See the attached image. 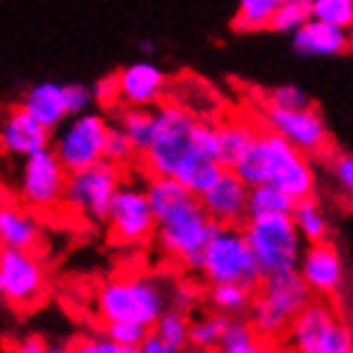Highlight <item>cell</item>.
Masks as SVG:
<instances>
[{
  "label": "cell",
  "mask_w": 353,
  "mask_h": 353,
  "mask_svg": "<svg viewBox=\"0 0 353 353\" xmlns=\"http://www.w3.org/2000/svg\"><path fill=\"white\" fill-rule=\"evenodd\" d=\"M151 208L157 215V246L167 259L187 269H200L205 246L218 230L200 197L174 176H149Z\"/></svg>",
  "instance_id": "6da1fadb"
},
{
  "label": "cell",
  "mask_w": 353,
  "mask_h": 353,
  "mask_svg": "<svg viewBox=\"0 0 353 353\" xmlns=\"http://www.w3.org/2000/svg\"><path fill=\"white\" fill-rule=\"evenodd\" d=\"M154 113L157 128L149 149L141 154L143 167L151 176H174L200 197L225 167L194 146L192 133L197 118L185 105L161 103Z\"/></svg>",
  "instance_id": "7a4b0ae2"
},
{
  "label": "cell",
  "mask_w": 353,
  "mask_h": 353,
  "mask_svg": "<svg viewBox=\"0 0 353 353\" xmlns=\"http://www.w3.org/2000/svg\"><path fill=\"white\" fill-rule=\"evenodd\" d=\"M233 169L248 187L276 185L294 200L315 194V169L310 157L269 125L259 128L251 149Z\"/></svg>",
  "instance_id": "3957f363"
},
{
  "label": "cell",
  "mask_w": 353,
  "mask_h": 353,
  "mask_svg": "<svg viewBox=\"0 0 353 353\" xmlns=\"http://www.w3.org/2000/svg\"><path fill=\"white\" fill-rule=\"evenodd\" d=\"M169 307V290L146 274H128L108 279L95 294V310L103 323L128 320L154 327Z\"/></svg>",
  "instance_id": "277c9868"
},
{
  "label": "cell",
  "mask_w": 353,
  "mask_h": 353,
  "mask_svg": "<svg viewBox=\"0 0 353 353\" xmlns=\"http://www.w3.org/2000/svg\"><path fill=\"white\" fill-rule=\"evenodd\" d=\"M310 300H312V292L297 269L266 274L261 284L254 290L248 320L259 336L272 341L290 330L292 320L300 315Z\"/></svg>",
  "instance_id": "5b68a950"
},
{
  "label": "cell",
  "mask_w": 353,
  "mask_h": 353,
  "mask_svg": "<svg viewBox=\"0 0 353 353\" xmlns=\"http://www.w3.org/2000/svg\"><path fill=\"white\" fill-rule=\"evenodd\" d=\"M197 272L208 284H243L251 290H256L264 279L246 230L239 225H218L215 236L205 246Z\"/></svg>",
  "instance_id": "8992f818"
},
{
  "label": "cell",
  "mask_w": 353,
  "mask_h": 353,
  "mask_svg": "<svg viewBox=\"0 0 353 353\" xmlns=\"http://www.w3.org/2000/svg\"><path fill=\"white\" fill-rule=\"evenodd\" d=\"M294 353H353V330L325 297L310 300L287 330Z\"/></svg>",
  "instance_id": "52a82bcc"
},
{
  "label": "cell",
  "mask_w": 353,
  "mask_h": 353,
  "mask_svg": "<svg viewBox=\"0 0 353 353\" xmlns=\"http://www.w3.org/2000/svg\"><path fill=\"white\" fill-rule=\"evenodd\" d=\"M246 239L256 254L261 272L279 274L294 272L302 259V233L292 215H264V218H246L243 223Z\"/></svg>",
  "instance_id": "ba28073f"
},
{
  "label": "cell",
  "mask_w": 353,
  "mask_h": 353,
  "mask_svg": "<svg viewBox=\"0 0 353 353\" xmlns=\"http://www.w3.org/2000/svg\"><path fill=\"white\" fill-rule=\"evenodd\" d=\"M67 179H70V169L59 161L54 149L36 151L21 161V169H18V203H23L36 212H54L59 205H64Z\"/></svg>",
  "instance_id": "9c48e42d"
},
{
  "label": "cell",
  "mask_w": 353,
  "mask_h": 353,
  "mask_svg": "<svg viewBox=\"0 0 353 353\" xmlns=\"http://www.w3.org/2000/svg\"><path fill=\"white\" fill-rule=\"evenodd\" d=\"M110 125L100 113L70 115L54 136V154L70 172L95 167L105 161V141Z\"/></svg>",
  "instance_id": "30bf717a"
},
{
  "label": "cell",
  "mask_w": 353,
  "mask_h": 353,
  "mask_svg": "<svg viewBox=\"0 0 353 353\" xmlns=\"http://www.w3.org/2000/svg\"><path fill=\"white\" fill-rule=\"evenodd\" d=\"M121 167L110 161H100L95 167L70 172L64 205L88 221H105L115 192L121 190Z\"/></svg>",
  "instance_id": "8fae6325"
},
{
  "label": "cell",
  "mask_w": 353,
  "mask_h": 353,
  "mask_svg": "<svg viewBox=\"0 0 353 353\" xmlns=\"http://www.w3.org/2000/svg\"><path fill=\"white\" fill-rule=\"evenodd\" d=\"M0 294L13 310H34L46 294V269L34 251L3 246Z\"/></svg>",
  "instance_id": "7c38bea8"
},
{
  "label": "cell",
  "mask_w": 353,
  "mask_h": 353,
  "mask_svg": "<svg viewBox=\"0 0 353 353\" xmlns=\"http://www.w3.org/2000/svg\"><path fill=\"white\" fill-rule=\"evenodd\" d=\"M108 233L118 246H141L157 233V215L146 187L123 182L108 210Z\"/></svg>",
  "instance_id": "4fadbf2b"
},
{
  "label": "cell",
  "mask_w": 353,
  "mask_h": 353,
  "mask_svg": "<svg viewBox=\"0 0 353 353\" xmlns=\"http://www.w3.org/2000/svg\"><path fill=\"white\" fill-rule=\"evenodd\" d=\"M264 121L269 128L282 133L287 141H292L307 157H323L330 149V133L315 105L294 108V110L264 105Z\"/></svg>",
  "instance_id": "5bb4252c"
},
{
  "label": "cell",
  "mask_w": 353,
  "mask_h": 353,
  "mask_svg": "<svg viewBox=\"0 0 353 353\" xmlns=\"http://www.w3.org/2000/svg\"><path fill=\"white\" fill-rule=\"evenodd\" d=\"M297 272L302 274L305 284L315 297H336L338 292L343 290L345 269L343 259L338 254V248L330 241H318V243H307V248L302 251L300 266Z\"/></svg>",
  "instance_id": "9a60e30c"
},
{
  "label": "cell",
  "mask_w": 353,
  "mask_h": 353,
  "mask_svg": "<svg viewBox=\"0 0 353 353\" xmlns=\"http://www.w3.org/2000/svg\"><path fill=\"white\" fill-rule=\"evenodd\" d=\"M248 190L251 187L241 179L239 172L225 167L200 194V203L218 225H239L248 218Z\"/></svg>",
  "instance_id": "2e32d148"
},
{
  "label": "cell",
  "mask_w": 353,
  "mask_h": 353,
  "mask_svg": "<svg viewBox=\"0 0 353 353\" xmlns=\"http://www.w3.org/2000/svg\"><path fill=\"white\" fill-rule=\"evenodd\" d=\"M0 141H3V151L8 157L26 159L36 151L49 149L52 131L39 123L34 115L18 103V105L8 108V113H6V121L0 128Z\"/></svg>",
  "instance_id": "e0dca14e"
},
{
  "label": "cell",
  "mask_w": 353,
  "mask_h": 353,
  "mask_svg": "<svg viewBox=\"0 0 353 353\" xmlns=\"http://www.w3.org/2000/svg\"><path fill=\"white\" fill-rule=\"evenodd\" d=\"M292 49L302 57H341L353 49L351 28L312 18L292 34Z\"/></svg>",
  "instance_id": "ac0fdd59"
},
{
  "label": "cell",
  "mask_w": 353,
  "mask_h": 353,
  "mask_svg": "<svg viewBox=\"0 0 353 353\" xmlns=\"http://www.w3.org/2000/svg\"><path fill=\"white\" fill-rule=\"evenodd\" d=\"M118 80H121V103L136 108H149L159 103L167 85L164 72L146 59L123 67L118 72Z\"/></svg>",
  "instance_id": "d6986e66"
},
{
  "label": "cell",
  "mask_w": 353,
  "mask_h": 353,
  "mask_svg": "<svg viewBox=\"0 0 353 353\" xmlns=\"http://www.w3.org/2000/svg\"><path fill=\"white\" fill-rule=\"evenodd\" d=\"M41 218L39 212L26 208L23 203H10L6 200L0 208V239L3 246L23 248V251H36L41 246Z\"/></svg>",
  "instance_id": "ffe728a7"
},
{
  "label": "cell",
  "mask_w": 353,
  "mask_h": 353,
  "mask_svg": "<svg viewBox=\"0 0 353 353\" xmlns=\"http://www.w3.org/2000/svg\"><path fill=\"white\" fill-rule=\"evenodd\" d=\"M21 105L49 131H57L70 118L67 92H64L62 82H39L34 88H28Z\"/></svg>",
  "instance_id": "44dd1931"
},
{
  "label": "cell",
  "mask_w": 353,
  "mask_h": 353,
  "mask_svg": "<svg viewBox=\"0 0 353 353\" xmlns=\"http://www.w3.org/2000/svg\"><path fill=\"white\" fill-rule=\"evenodd\" d=\"M282 3L284 0H239V13L233 16V31L239 34L269 31Z\"/></svg>",
  "instance_id": "7402d4cb"
},
{
  "label": "cell",
  "mask_w": 353,
  "mask_h": 353,
  "mask_svg": "<svg viewBox=\"0 0 353 353\" xmlns=\"http://www.w3.org/2000/svg\"><path fill=\"white\" fill-rule=\"evenodd\" d=\"M294 197L279 190L276 185H254L248 190V218L264 215H292Z\"/></svg>",
  "instance_id": "603a6c76"
},
{
  "label": "cell",
  "mask_w": 353,
  "mask_h": 353,
  "mask_svg": "<svg viewBox=\"0 0 353 353\" xmlns=\"http://www.w3.org/2000/svg\"><path fill=\"white\" fill-rule=\"evenodd\" d=\"M292 221L297 223L302 239L307 243H318V241L327 239V230H330V223H327V215L323 210V205L312 197H302L294 203V210H292Z\"/></svg>",
  "instance_id": "cb8c5ba5"
},
{
  "label": "cell",
  "mask_w": 353,
  "mask_h": 353,
  "mask_svg": "<svg viewBox=\"0 0 353 353\" xmlns=\"http://www.w3.org/2000/svg\"><path fill=\"white\" fill-rule=\"evenodd\" d=\"M259 128L243 121H228L221 123V149H223V167H236L241 157L251 149V143L256 139Z\"/></svg>",
  "instance_id": "d4e9b609"
},
{
  "label": "cell",
  "mask_w": 353,
  "mask_h": 353,
  "mask_svg": "<svg viewBox=\"0 0 353 353\" xmlns=\"http://www.w3.org/2000/svg\"><path fill=\"white\" fill-rule=\"evenodd\" d=\"M118 125L131 136L133 146L139 154L149 149L151 139H154V128H157V113L149 108H136V105H123L121 115H118Z\"/></svg>",
  "instance_id": "484cf974"
},
{
  "label": "cell",
  "mask_w": 353,
  "mask_h": 353,
  "mask_svg": "<svg viewBox=\"0 0 353 353\" xmlns=\"http://www.w3.org/2000/svg\"><path fill=\"white\" fill-rule=\"evenodd\" d=\"M208 302L215 312H223V315H243L251 310V302H254V290L251 287H243V284H210L208 290Z\"/></svg>",
  "instance_id": "4316f807"
},
{
  "label": "cell",
  "mask_w": 353,
  "mask_h": 353,
  "mask_svg": "<svg viewBox=\"0 0 353 353\" xmlns=\"http://www.w3.org/2000/svg\"><path fill=\"white\" fill-rule=\"evenodd\" d=\"M225 323H228V315L215 312V310L208 312V315L194 318L192 325H190V345H194L197 351H215V348H221Z\"/></svg>",
  "instance_id": "83f0119b"
},
{
  "label": "cell",
  "mask_w": 353,
  "mask_h": 353,
  "mask_svg": "<svg viewBox=\"0 0 353 353\" xmlns=\"http://www.w3.org/2000/svg\"><path fill=\"white\" fill-rule=\"evenodd\" d=\"M315 13H312V0H284L282 8L276 10L269 31H276V34H294L300 31L307 21H312Z\"/></svg>",
  "instance_id": "f1b7e54d"
},
{
  "label": "cell",
  "mask_w": 353,
  "mask_h": 353,
  "mask_svg": "<svg viewBox=\"0 0 353 353\" xmlns=\"http://www.w3.org/2000/svg\"><path fill=\"white\" fill-rule=\"evenodd\" d=\"M190 325H192V320L187 318L185 310L167 307L151 330L159 338H164L167 343L176 345V348H187L190 345Z\"/></svg>",
  "instance_id": "f546056e"
},
{
  "label": "cell",
  "mask_w": 353,
  "mask_h": 353,
  "mask_svg": "<svg viewBox=\"0 0 353 353\" xmlns=\"http://www.w3.org/2000/svg\"><path fill=\"white\" fill-rule=\"evenodd\" d=\"M312 13L320 21L353 28V0H312Z\"/></svg>",
  "instance_id": "4dcf8cb0"
},
{
  "label": "cell",
  "mask_w": 353,
  "mask_h": 353,
  "mask_svg": "<svg viewBox=\"0 0 353 353\" xmlns=\"http://www.w3.org/2000/svg\"><path fill=\"white\" fill-rule=\"evenodd\" d=\"M136 154H139V151H136V146H133L131 136H128L121 125H110L108 141H105V161L123 167V164H128Z\"/></svg>",
  "instance_id": "1f68e13d"
},
{
  "label": "cell",
  "mask_w": 353,
  "mask_h": 353,
  "mask_svg": "<svg viewBox=\"0 0 353 353\" xmlns=\"http://www.w3.org/2000/svg\"><path fill=\"white\" fill-rule=\"evenodd\" d=\"M103 333L113 338L115 343L128 345V348H141V343L151 333V327L139 325V323H128V320H113V323H105Z\"/></svg>",
  "instance_id": "d6a6232c"
},
{
  "label": "cell",
  "mask_w": 353,
  "mask_h": 353,
  "mask_svg": "<svg viewBox=\"0 0 353 353\" xmlns=\"http://www.w3.org/2000/svg\"><path fill=\"white\" fill-rule=\"evenodd\" d=\"M74 353H141V348H128V345L115 343L113 338L105 333H92V336H82L72 343Z\"/></svg>",
  "instance_id": "836d02e7"
},
{
  "label": "cell",
  "mask_w": 353,
  "mask_h": 353,
  "mask_svg": "<svg viewBox=\"0 0 353 353\" xmlns=\"http://www.w3.org/2000/svg\"><path fill=\"white\" fill-rule=\"evenodd\" d=\"M264 105H274V108H287V110H294V108H307L312 105V100L305 90H300L297 85H279L274 88L269 95H266Z\"/></svg>",
  "instance_id": "e575fe53"
},
{
  "label": "cell",
  "mask_w": 353,
  "mask_h": 353,
  "mask_svg": "<svg viewBox=\"0 0 353 353\" xmlns=\"http://www.w3.org/2000/svg\"><path fill=\"white\" fill-rule=\"evenodd\" d=\"M256 336H259V333L254 330V325H251V320H243L241 315H233V318H228V323H225V330H223L221 348H225V345L248 343V341H254Z\"/></svg>",
  "instance_id": "d590c367"
},
{
  "label": "cell",
  "mask_w": 353,
  "mask_h": 353,
  "mask_svg": "<svg viewBox=\"0 0 353 353\" xmlns=\"http://www.w3.org/2000/svg\"><path fill=\"white\" fill-rule=\"evenodd\" d=\"M200 287L194 282H176L172 284V290H169V305L176 310H185V312H190V310L200 302Z\"/></svg>",
  "instance_id": "8d00e7d4"
},
{
  "label": "cell",
  "mask_w": 353,
  "mask_h": 353,
  "mask_svg": "<svg viewBox=\"0 0 353 353\" xmlns=\"http://www.w3.org/2000/svg\"><path fill=\"white\" fill-rule=\"evenodd\" d=\"M64 92H67V105H70V115H80L88 113L90 103L95 100V92L80 82H67L64 85Z\"/></svg>",
  "instance_id": "74e56055"
},
{
  "label": "cell",
  "mask_w": 353,
  "mask_h": 353,
  "mask_svg": "<svg viewBox=\"0 0 353 353\" xmlns=\"http://www.w3.org/2000/svg\"><path fill=\"white\" fill-rule=\"evenodd\" d=\"M95 103H100V105H115V103H121V80H118V72H113V74H105V77H100V80L95 82Z\"/></svg>",
  "instance_id": "f35d334b"
},
{
  "label": "cell",
  "mask_w": 353,
  "mask_h": 353,
  "mask_svg": "<svg viewBox=\"0 0 353 353\" xmlns=\"http://www.w3.org/2000/svg\"><path fill=\"white\" fill-rule=\"evenodd\" d=\"M330 169H333V176H336L338 185L343 187L345 192L353 194V157L351 154H338V157H333Z\"/></svg>",
  "instance_id": "ab89813d"
},
{
  "label": "cell",
  "mask_w": 353,
  "mask_h": 353,
  "mask_svg": "<svg viewBox=\"0 0 353 353\" xmlns=\"http://www.w3.org/2000/svg\"><path fill=\"white\" fill-rule=\"evenodd\" d=\"M218 353H276V351H274V345H272V341H269V338L256 336L254 341H248V343L218 348Z\"/></svg>",
  "instance_id": "60d3db41"
},
{
  "label": "cell",
  "mask_w": 353,
  "mask_h": 353,
  "mask_svg": "<svg viewBox=\"0 0 353 353\" xmlns=\"http://www.w3.org/2000/svg\"><path fill=\"white\" fill-rule=\"evenodd\" d=\"M141 353H185V348H176V345L167 343L164 338H159L154 330H151L146 341L141 343Z\"/></svg>",
  "instance_id": "b9f144b4"
},
{
  "label": "cell",
  "mask_w": 353,
  "mask_h": 353,
  "mask_svg": "<svg viewBox=\"0 0 353 353\" xmlns=\"http://www.w3.org/2000/svg\"><path fill=\"white\" fill-rule=\"evenodd\" d=\"M46 345L41 338L36 336H28V338H21L16 345H13V353H46Z\"/></svg>",
  "instance_id": "7bdbcfd3"
},
{
  "label": "cell",
  "mask_w": 353,
  "mask_h": 353,
  "mask_svg": "<svg viewBox=\"0 0 353 353\" xmlns=\"http://www.w3.org/2000/svg\"><path fill=\"white\" fill-rule=\"evenodd\" d=\"M46 353H74V348L64 343H49L46 345Z\"/></svg>",
  "instance_id": "ee69618b"
},
{
  "label": "cell",
  "mask_w": 353,
  "mask_h": 353,
  "mask_svg": "<svg viewBox=\"0 0 353 353\" xmlns=\"http://www.w3.org/2000/svg\"><path fill=\"white\" fill-rule=\"evenodd\" d=\"M151 49H154V46H151V41H143V44H141V52L143 54H151Z\"/></svg>",
  "instance_id": "f6af8a7d"
},
{
  "label": "cell",
  "mask_w": 353,
  "mask_h": 353,
  "mask_svg": "<svg viewBox=\"0 0 353 353\" xmlns=\"http://www.w3.org/2000/svg\"><path fill=\"white\" fill-rule=\"evenodd\" d=\"M197 353H212V351H197Z\"/></svg>",
  "instance_id": "bcb514c9"
},
{
  "label": "cell",
  "mask_w": 353,
  "mask_h": 353,
  "mask_svg": "<svg viewBox=\"0 0 353 353\" xmlns=\"http://www.w3.org/2000/svg\"><path fill=\"white\" fill-rule=\"evenodd\" d=\"M351 36H353V28H351Z\"/></svg>",
  "instance_id": "7dc6e473"
}]
</instances>
